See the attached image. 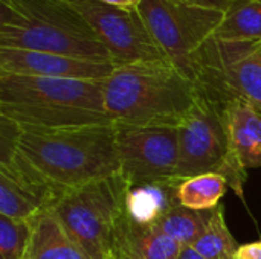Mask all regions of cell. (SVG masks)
Returning a JSON list of instances; mask_svg holds the SVG:
<instances>
[{
  "mask_svg": "<svg viewBox=\"0 0 261 259\" xmlns=\"http://www.w3.org/2000/svg\"><path fill=\"white\" fill-rule=\"evenodd\" d=\"M112 61L75 58L58 53L0 47V72L29 76L70 78V79H107L115 70Z\"/></svg>",
  "mask_w": 261,
  "mask_h": 259,
  "instance_id": "12",
  "label": "cell"
},
{
  "mask_svg": "<svg viewBox=\"0 0 261 259\" xmlns=\"http://www.w3.org/2000/svg\"><path fill=\"white\" fill-rule=\"evenodd\" d=\"M258 44H260V49H261V41H258Z\"/></svg>",
  "mask_w": 261,
  "mask_h": 259,
  "instance_id": "30",
  "label": "cell"
},
{
  "mask_svg": "<svg viewBox=\"0 0 261 259\" xmlns=\"http://www.w3.org/2000/svg\"><path fill=\"white\" fill-rule=\"evenodd\" d=\"M0 116L14 121L21 128L57 130L84 125H98L113 122L107 113L72 108V107H41V105H18L0 104Z\"/></svg>",
  "mask_w": 261,
  "mask_h": 259,
  "instance_id": "14",
  "label": "cell"
},
{
  "mask_svg": "<svg viewBox=\"0 0 261 259\" xmlns=\"http://www.w3.org/2000/svg\"><path fill=\"white\" fill-rule=\"evenodd\" d=\"M236 259H261V240L240 244Z\"/></svg>",
  "mask_w": 261,
  "mask_h": 259,
  "instance_id": "24",
  "label": "cell"
},
{
  "mask_svg": "<svg viewBox=\"0 0 261 259\" xmlns=\"http://www.w3.org/2000/svg\"><path fill=\"white\" fill-rule=\"evenodd\" d=\"M214 37L225 41H261L260 0H236Z\"/></svg>",
  "mask_w": 261,
  "mask_h": 259,
  "instance_id": "19",
  "label": "cell"
},
{
  "mask_svg": "<svg viewBox=\"0 0 261 259\" xmlns=\"http://www.w3.org/2000/svg\"><path fill=\"white\" fill-rule=\"evenodd\" d=\"M194 5H202V6H208V8H217L222 11H228L229 6L236 2V0H185Z\"/></svg>",
  "mask_w": 261,
  "mask_h": 259,
  "instance_id": "25",
  "label": "cell"
},
{
  "mask_svg": "<svg viewBox=\"0 0 261 259\" xmlns=\"http://www.w3.org/2000/svg\"><path fill=\"white\" fill-rule=\"evenodd\" d=\"M197 89L170 61L116 66L104 79V108L115 124L177 127Z\"/></svg>",
  "mask_w": 261,
  "mask_h": 259,
  "instance_id": "1",
  "label": "cell"
},
{
  "mask_svg": "<svg viewBox=\"0 0 261 259\" xmlns=\"http://www.w3.org/2000/svg\"><path fill=\"white\" fill-rule=\"evenodd\" d=\"M199 93L225 104L245 99L261 114V49L258 41L210 38L196 55Z\"/></svg>",
  "mask_w": 261,
  "mask_h": 259,
  "instance_id": "6",
  "label": "cell"
},
{
  "mask_svg": "<svg viewBox=\"0 0 261 259\" xmlns=\"http://www.w3.org/2000/svg\"><path fill=\"white\" fill-rule=\"evenodd\" d=\"M206 217H208V211L200 212L177 205L173 206L170 211H167L159 218L156 226L164 234L176 240L179 244L193 246L205 229Z\"/></svg>",
  "mask_w": 261,
  "mask_h": 259,
  "instance_id": "21",
  "label": "cell"
},
{
  "mask_svg": "<svg viewBox=\"0 0 261 259\" xmlns=\"http://www.w3.org/2000/svg\"><path fill=\"white\" fill-rule=\"evenodd\" d=\"M177 259H205L200 253H197L191 246H182V250Z\"/></svg>",
  "mask_w": 261,
  "mask_h": 259,
  "instance_id": "27",
  "label": "cell"
},
{
  "mask_svg": "<svg viewBox=\"0 0 261 259\" xmlns=\"http://www.w3.org/2000/svg\"><path fill=\"white\" fill-rule=\"evenodd\" d=\"M115 259H136L133 258L124 247H118V252H116V256H115Z\"/></svg>",
  "mask_w": 261,
  "mask_h": 259,
  "instance_id": "28",
  "label": "cell"
},
{
  "mask_svg": "<svg viewBox=\"0 0 261 259\" xmlns=\"http://www.w3.org/2000/svg\"><path fill=\"white\" fill-rule=\"evenodd\" d=\"M260 2H261V0H260Z\"/></svg>",
  "mask_w": 261,
  "mask_h": 259,
  "instance_id": "31",
  "label": "cell"
},
{
  "mask_svg": "<svg viewBox=\"0 0 261 259\" xmlns=\"http://www.w3.org/2000/svg\"><path fill=\"white\" fill-rule=\"evenodd\" d=\"M32 238V220L0 215V259H24Z\"/></svg>",
  "mask_w": 261,
  "mask_h": 259,
  "instance_id": "22",
  "label": "cell"
},
{
  "mask_svg": "<svg viewBox=\"0 0 261 259\" xmlns=\"http://www.w3.org/2000/svg\"><path fill=\"white\" fill-rule=\"evenodd\" d=\"M99 2H104V3L113 5V6L127 8V9H135V8H138V5H139L142 0H99Z\"/></svg>",
  "mask_w": 261,
  "mask_h": 259,
  "instance_id": "26",
  "label": "cell"
},
{
  "mask_svg": "<svg viewBox=\"0 0 261 259\" xmlns=\"http://www.w3.org/2000/svg\"><path fill=\"white\" fill-rule=\"evenodd\" d=\"M18 151L64 189L107 179L121 169L115 122L57 130L21 128Z\"/></svg>",
  "mask_w": 261,
  "mask_h": 259,
  "instance_id": "2",
  "label": "cell"
},
{
  "mask_svg": "<svg viewBox=\"0 0 261 259\" xmlns=\"http://www.w3.org/2000/svg\"><path fill=\"white\" fill-rule=\"evenodd\" d=\"M24 259H90L70 238L58 218L44 211L32 218V238Z\"/></svg>",
  "mask_w": 261,
  "mask_h": 259,
  "instance_id": "15",
  "label": "cell"
},
{
  "mask_svg": "<svg viewBox=\"0 0 261 259\" xmlns=\"http://www.w3.org/2000/svg\"><path fill=\"white\" fill-rule=\"evenodd\" d=\"M191 247L205 259H236L240 244L226 224L222 205L208 211L205 229Z\"/></svg>",
  "mask_w": 261,
  "mask_h": 259,
  "instance_id": "20",
  "label": "cell"
},
{
  "mask_svg": "<svg viewBox=\"0 0 261 259\" xmlns=\"http://www.w3.org/2000/svg\"><path fill=\"white\" fill-rule=\"evenodd\" d=\"M136 259H177L182 244L164 234L156 224L139 226L125 217L119 246Z\"/></svg>",
  "mask_w": 261,
  "mask_h": 259,
  "instance_id": "17",
  "label": "cell"
},
{
  "mask_svg": "<svg viewBox=\"0 0 261 259\" xmlns=\"http://www.w3.org/2000/svg\"><path fill=\"white\" fill-rule=\"evenodd\" d=\"M64 2H69V3H76V2H81V0H64Z\"/></svg>",
  "mask_w": 261,
  "mask_h": 259,
  "instance_id": "29",
  "label": "cell"
},
{
  "mask_svg": "<svg viewBox=\"0 0 261 259\" xmlns=\"http://www.w3.org/2000/svg\"><path fill=\"white\" fill-rule=\"evenodd\" d=\"M63 191L64 188L46 179L20 151L0 165V215L32 220L49 211Z\"/></svg>",
  "mask_w": 261,
  "mask_h": 259,
  "instance_id": "11",
  "label": "cell"
},
{
  "mask_svg": "<svg viewBox=\"0 0 261 259\" xmlns=\"http://www.w3.org/2000/svg\"><path fill=\"white\" fill-rule=\"evenodd\" d=\"M0 104L72 107L106 113L104 79H70L0 72Z\"/></svg>",
  "mask_w": 261,
  "mask_h": 259,
  "instance_id": "10",
  "label": "cell"
},
{
  "mask_svg": "<svg viewBox=\"0 0 261 259\" xmlns=\"http://www.w3.org/2000/svg\"><path fill=\"white\" fill-rule=\"evenodd\" d=\"M179 165L174 182L217 172L229 160V139L223 118V104L197 92L194 105L177 125Z\"/></svg>",
  "mask_w": 261,
  "mask_h": 259,
  "instance_id": "8",
  "label": "cell"
},
{
  "mask_svg": "<svg viewBox=\"0 0 261 259\" xmlns=\"http://www.w3.org/2000/svg\"><path fill=\"white\" fill-rule=\"evenodd\" d=\"M136 9L165 58L194 82L196 55L214 37L226 11L185 0H142Z\"/></svg>",
  "mask_w": 261,
  "mask_h": 259,
  "instance_id": "5",
  "label": "cell"
},
{
  "mask_svg": "<svg viewBox=\"0 0 261 259\" xmlns=\"http://www.w3.org/2000/svg\"><path fill=\"white\" fill-rule=\"evenodd\" d=\"M72 5L93 29L115 66L168 61L136 8L127 9L99 0H81Z\"/></svg>",
  "mask_w": 261,
  "mask_h": 259,
  "instance_id": "9",
  "label": "cell"
},
{
  "mask_svg": "<svg viewBox=\"0 0 261 259\" xmlns=\"http://www.w3.org/2000/svg\"><path fill=\"white\" fill-rule=\"evenodd\" d=\"M130 186L118 172L78 188L64 189L49 209L90 259H115L127 217Z\"/></svg>",
  "mask_w": 261,
  "mask_h": 259,
  "instance_id": "4",
  "label": "cell"
},
{
  "mask_svg": "<svg viewBox=\"0 0 261 259\" xmlns=\"http://www.w3.org/2000/svg\"><path fill=\"white\" fill-rule=\"evenodd\" d=\"M21 127L14 121L0 116V165L9 162L18 151Z\"/></svg>",
  "mask_w": 261,
  "mask_h": 259,
  "instance_id": "23",
  "label": "cell"
},
{
  "mask_svg": "<svg viewBox=\"0 0 261 259\" xmlns=\"http://www.w3.org/2000/svg\"><path fill=\"white\" fill-rule=\"evenodd\" d=\"M0 47L112 61L89 23L64 0H0Z\"/></svg>",
  "mask_w": 261,
  "mask_h": 259,
  "instance_id": "3",
  "label": "cell"
},
{
  "mask_svg": "<svg viewBox=\"0 0 261 259\" xmlns=\"http://www.w3.org/2000/svg\"><path fill=\"white\" fill-rule=\"evenodd\" d=\"M177 185L174 182L133 186L125 195V212L127 217L139 226H151L159 221V218L177 206Z\"/></svg>",
  "mask_w": 261,
  "mask_h": 259,
  "instance_id": "16",
  "label": "cell"
},
{
  "mask_svg": "<svg viewBox=\"0 0 261 259\" xmlns=\"http://www.w3.org/2000/svg\"><path fill=\"white\" fill-rule=\"evenodd\" d=\"M229 156L245 169L261 168V114L245 99L223 104Z\"/></svg>",
  "mask_w": 261,
  "mask_h": 259,
  "instance_id": "13",
  "label": "cell"
},
{
  "mask_svg": "<svg viewBox=\"0 0 261 259\" xmlns=\"http://www.w3.org/2000/svg\"><path fill=\"white\" fill-rule=\"evenodd\" d=\"M115 127L119 174L130 188L174 182L179 165L177 127L127 124Z\"/></svg>",
  "mask_w": 261,
  "mask_h": 259,
  "instance_id": "7",
  "label": "cell"
},
{
  "mask_svg": "<svg viewBox=\"0 0 261 259\" xmlns=\"http://www.w3.org/2000/svg\"><path fill=\"white\" fill-rule=\"evenodd\" d=\"M228 188V180L222 174L206 172L182 180L177 185L176 197L180 206L206 212L219 206Z\"/></svg>",
  "mask_w": 261,
  "mask_h": 259,
  "instance_id": "18",
  "label": "cell"
}]
</instances>
